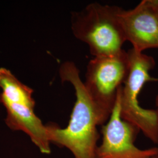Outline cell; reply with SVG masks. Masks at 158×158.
<instances>
[{
	"label": "cell",
	"mask_w": 158,
	"mask_h": 158,
	"mask_svg": "<svg viewBox=\"0 0 158 158\" xmlns=\"http://www.w3.org/2000/svg\"><path fill=\"white\" fill-rule=\"evenodd\" d=\"M59 76L62 83L69 82L73 86L76 102L65 128L56 124L46 125L49 140L59 147L66 148L74 158H96L100 123L79 69L74 63L66 62L60 67Z\"/></svg>",
	"instance_id": "obj_1"
},
{
	"label": "cell",
	"mask_w": 158,
	"mask_h": 158,
	"mask_svg": "<svg viewBox=\"0 0 158 158\" xmlns=\"http://www.w3.org/2000/svg\"><path fill=\"white\" fill-rule=\"evenodd\" d=\"M121 9L94 2L72 13L74 36L88 46L94 57L114 56L124 51L126 39L119 18Z\"/></svg>",
	"instance_id": "obj_2"
},
{
	"label": "cell",
	"mask_w": 158,
	"mask_h": 158,
	"mask_svg": "<svg viewBox=\"0 0 158 158\" xmlns=\"http://www.w3.org/2000/svg\"><path fill=\"white\" fill-rule=\"evenodd\" d=\"M130 67L127 79L118 93L121 118L137 127L154 143H158V113L156 109L140 106L138 96L148 82L158 81L150 72L153 69L155 59L131 48L127 51Z\"/></svg>",
	"instance_id": "obj_3"
},
{
	"label": "cell",
	"mask_w": 158,
	"mask_h": 158,
	"mask_svg": "<svg viewBox=\"0 0 158 158\" xmlns=\"http://www.w3.org/2000/svg\"><path fill=\"white\" fill-rule=\"evenodd\" d=\"M129 67L128 53L124 50L114 56L94 57L88 63L83 84L100 125L105 124L113 113Z\"/></svg>",
	"instance_id": "obj_4"
},
{
	"label": "cell",
	"mask_w": 158,
	"mask_h": 158,
	"mask_svg": "<svg viewBox=\"0 0 158 158\" xmlns=\"http://www.w3.org/2000/svg\"><path fill=\"white\" fill-rule=\"evenodd\" d=\"M140 130L121 118L118 95L115 107L102 128V143L96 158H150L158 154V147L141 149L134 144Z\"/></svg>",
	"instance_id": "obj_5"
},
{
	"label": "cell",
	"mask_w": 158,
	"mask_h": 158,
	"mask_svg": "<svg viewBox=\"0 0 158 158\" xmlns=\"http://www.w3.org/2000/svg\"><path fill=\"white\" fill-rule=\"evenodd\" d=\"M119 18L132 49L141 53L158 49V0H142L131 10L122 8Z\"/></svg>",
	"instance_id": "obj_6"
},
{
	"label": "cell",
	"mask_w": 158,
	"mask_h": 158,
	"mask_svg": "<svg viewBox=\"0 0 158 158\" xmlns=\"http://www.w3.org/2000/svg\"><path fill=\"white\" fill-rule=\"evenodd\" d=\"M0 102L6 110L5 123L7 127L13 131L24 132L40 152L51 154V143L48 138L47 125L35 115L34 108L5 100H0Z\"/></svg>",
	"instance_id": "obj_7"
},
{
	"label": "cell",
	"mask_w": 158,
	"mask_h": 158,
	"mask_svg": "<svg viewBox=\"0 0 158 158\" xmlns=\"http://www.w3.org/2000/svg\"><path fill=\"white\" fill-rule=\"evenodd\" d=\"M0 87L2 90L0 100L35 107V102L32 97L34 90L22 83L6 68H0Z\"/></svg>",
	"instance_id": "obj_8"
},
{
	"label": "cell",
	"mask_w": 158,
	"mask_h": 158,
	"mask_svg": "<svg viewBox=\"0 0 158 158\" xmlns=\"http://www.w3.org/2000/svg\"><path fill=\"white\" fill-rule=\"evenodd\" d=\"M155 105H156V110L158 113V94L156 96V98H155Z\"/></svg>",
	"instance_id": "obj_9"
},
{
	"label": "cell",
	"mask_w": 158,
	"mask_h": 158,
	"mask_svg": "<svg viewBox=\"0 0 158 158\" xmlns=\"http://www.w3.org/2000/svg\"><path fill=\"white\" fill-rule=\"evenodd\" d=\"M150 158H158V155H154V156H153Z\"/></svg>",
	"instance_id": "obj_10"
}]
</instances>
